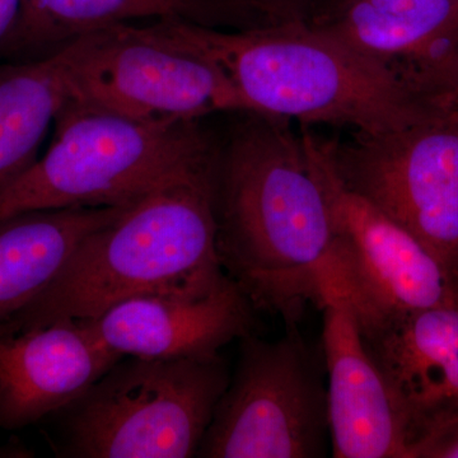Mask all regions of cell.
Masks as SVG:
<instances>
[{
  "mask_svg": "<svg viewBox=\"0 0 458 458\" xmlns=\"http://www.w3.org/2000/svg\"><path fill=\"white\" fill-rule=\"evenodd\" d=\"M324 311L328 426L335 458H409L405 428L351 307L330 295Z\"/></svg>",
  "mask_w": 458,
  "mask_h": 458,
  "instance_id": "obj_13",
  "label": "cell"
},
{
  "mask_svg": "<svg viewBox=\"0 0 458 458\" xmlns=\"http://www.w3.org/2000/svg\"><path fill=\"white\" fill-rule=\"evenodd\" d=\"M354 318L393 394L409 458H417L426 443L458 421V302Z\"/></svg>",
  "mask_w": 458,
  "mask_h": 458,
  "instance_id": "obj_10",
  "label": "cell"
},
{
  "mask_svg": "<svg viewBox=\"0 0 458 458\" xmlns=\"http://www.w3.org/2000/svg\"><path fill=\"white\" fill-rule=\"evenodd\" d=\"M66 98L55 54L0 64V195L36 164Z\"/></svg>",
  "mask_w": 458,
  "mask_h": 458,
  "instance_id": "obj_17",
  "label": "cell"
},
{
  "mask_svg": "<svg viewBox=\"0 0 458 458\" xmlns=\"http://www.w3.org/2000/svg\"><path fill=\"white\" fill-rule=\"evenodd\" d=\"M330 147L344 182L458 278V104L437 99L411 125Z\"/></svg>",
  "mask_w": 458,
  "mask_h": 458,
  "instance_id": "obj_9",
  "label": "cell"
},
{
  "mask_svg": "<svg viewBox=\"0 0 458 458\" xmlns=\"http://www.w3.org/2000/svg\"><path fill=\"white\" fill-rule=\"evenodd\" d=\"M129 205L31 210L0 219V324L50 284L87 234Z\"/></svg>",
  "mask_w": 458,
  "mask_h": 458,
  "instance_id": "obj_15",
  "label": "cell"
},
{
  "mask_svg": "<svg viewBox=\"0 0 458 458\" xmlns=\"http://www.w3.org/2000/svg\"><path fill=\"white\" fill-rule=\"evenodd\" d=\"M22 0H0V41L11 31L18 14H20Z\"/></svg>",
  "mask_w": 458,
  "mask_h": 458,
  "instance_id": "obj_20",
  "label": "cell"
},
{
  "mask_svg": "<svg viewBox=\"0 0 458 458\" xmlns=\"http://www.w3.org/2000/svg\"><path fill=\"white\" fill-rule=\"evenodd\" d=\"M254 18L261 25L302 21L306 0H213Z\"/></svg>",
  "mask_w": 458,
  "mask_h": 458,
  "instance_id": "obj_18",
  "label": "cell"
},
{
  "mask_svg": "<svg viewBox=\"0 0 458 458\" xmlns=\"http://www.w3.org/2000/svg\"><path fill=\"white\" fill-rule=\"evenodd\" d=\"M55 55L66 99L82 106L148 123L250 113L216 65L164 40L148 25L95 30L68 42Z\"/></svg>",
  "mask_w": 458,
  "mask_h": 458,
  "instance_id": "obj_6",
  "label": "cell"
},
{
  "mask_svg": "<svg viewBox=\"0 0 458 458\" xmlns=\"http://www.w3.org/2000/svg\"><path fill=\"white\" fill-rule=\"evenodd\" d=\"M148 26L216 65L251 114L354 126L360 135H378L411 125L437 102L387 63L355 49L327 27L303 21L241 30L182 20Z\"/></svg>",
  "mask_w": 458,
  "mask_h": 458,
  "instance_id": "obj_2",
  "label": "cell"
},
{
  "mask_svg": "<svg viewBox=\"0 0 458 458\" xmlns=\"http://www.w3.org/2000/svg\"><path fill=\"white\" fill-rule=\"evenodd\" d=\"M327 197L336 294L355 316H399L458 302V278L418 238L344 182L330 144L301 135Z\"/></svg>",
  "mask_w": 458,
  "mask_h": 458,
  "instance_id": "obj_8",
  "label": "cell"
},
{
  "mask_svg": "<svg viewBox=\"0 0 458 458\" xmlns=\"http://www.w3.org/2000/svg\"><path fill=\"white\" fill-rule=\"evenodd\" d=\"M325 27L385 63L409 57L424 65L458 54V0H349Z\"/></svg>",
  "mask_w": 458,
  "mask_h": 458,
  "instance_id": "obj_16",
  "label": "cell"
},
{
  "mask_svg": "<svg viewBox=\"0 0 458 458\" xmlns=\"http://www.w3.org/2000/svg\"><path fill=\"white\" fill-rule=\"evenodd\" d=\"M54 123L47 155L0 195V219L129 205L216 149L199 122H134L68 99Z\"/></svg>",
  "mask_w": 458,
  "mask_h": 458,
  "instance_id": "obj_4",
  "label": "cell"
},
{
  "mask_svg": "<svg viewBox=\"0 0 458 458\" xmlns=\"http://www.w3.org/2000/svg\"><path fill=\"white\" fill-rule=\"evenodd\" d=\"M229 377L219 352L122 357L53 415L56 456L197 457Z\"/></svg>",
  "mask_w": 458,
  "mask_h": 458,
  "instance_id": "obj_5",
  "label": "cell"
},
{
  "mask_svg": "<svg viewBox=\"0 0 458 458\" xmlns=\"http://www.w3.org/2000/svg\"><path fill=\"white\" fill-rule=\"evenodd\" d=\"M417 458H458V421L426 443Z\"/></svg>",
  "mask_w": 458,
  "mask_h": 458,
  "instance_id": "obj_19",
  "label": "cell"
},
{
  "mask_svg": "<svg viewBox=\"0 0 458 458\" xmlns=\"http://www.w3.org/2000/svg\"><path fill=\"white\" fill-rule=\"evenodd\" d=\"M254 310L225 274L203 291L140 295L83 321L122 357L186 358L218 354L251 334Z\"/></svg>",
  "mask_w": 458,
  "mask_h": 458,
  "instance_id": "obj_12",
  "label": "cell"
},
{
  "mask_svg": "<svg viewBox=\"0 0 458 458\" xmlns=\"http://www.w3.org/2000/svg\"><path fill=\"white\" fill-rule=\"evenodd\" d=\"M288 120L247 113L216 147L214 212L222 269L255 310L293 321L336 292L324 190Z\"/></svg>",
  "mask_w": 458,
  "mask_h": 458,
  "instance_id": "obj_1",
  "label": "cell"
},
{
  "mask_svg": "<svg viewBox=\"0 0 458 458\" xmlns=\"http://www.w3.org/2000/svg\"><path fill=\"white\" fill-rule=\"evenodd\" d=\"M182 20L214 29H251L252 18L213 0H22L0 41V60L30 62L54 55L78 36L140 21Z\"/></svg>",
  "mask_w": 458,
  "mask_h": 458,
  "instance_id": "obj_14",
  "label": "cell"
},
{
  "mask_svg": "<svg viewBox=\"0 0 458 458\" xmlns=\"http://www.w3.org/2000/svg\"><path fill=\"white\" fill-rule=\"evenodd\" d=\"M216 146L87 234L50 284L5 321L93 319L131 298L216 285L225 276L216 252Z\"/></svg>",
  "mask_w": 458,
  "mask_h": 458,
  "instance_id": "obj_3",
  "label": "cell"
},
{
  "mask_svg": "<svg viewBox=\"0 0 458 458\" xmlns=\"http://www.w3.org/2000/svg\"><path fill=\"white\" fill-rule=\"evenodd\" d=\"M122 355L83 319L0 324V430L49 419L95 384Z\"/></svg>",
  "mask_w": 458,
  "mask_h": 458,
  "instance_id": "obj_11",
  "label": "cell"
},
{
  "mask_svg": "<svg viewBox=\"0 0 458 458\" xmlns=\"http://www.w3.org/2000/svg\"><path fill=\"white\" fill-rule=\"evenodd\" d=\"M240 342L236 369L197 457L327 456V388L297 330L276 342L252 333Z\"/></svg>",
  "mask_w": 458,
  "mask_h": 458,
  "instance_id": "obj_7",
  "label": "cell"
}]
</instances>
